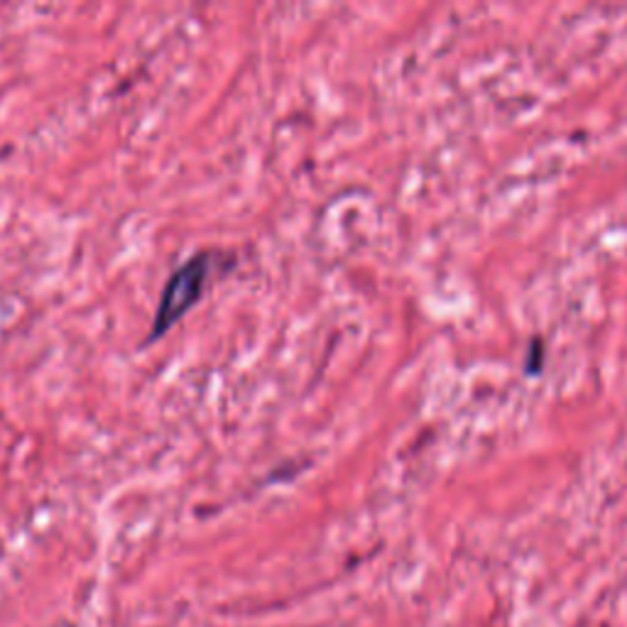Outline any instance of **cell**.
<instances>
[{
    "label": "cell",
    "instance_id": "cell-1",
    "mask_svg": "<svg viewBox=\"0 0 627 627\" xmlns=\"http://www.w3.org/2000/svg\"><path fill=\"white\" fill-rule=\"evenodd\" d=\"M212 268L214 255L199 253L194 258H189L182 268L172 272V278L167 280L163 290V297H159L155 324L150 329V338H159L163 334H167V329L175 327L177 321L202 299Z\"/></svg>",
    "mask_w": 627,
    "mask_h": 627
}]
</instances>
